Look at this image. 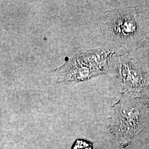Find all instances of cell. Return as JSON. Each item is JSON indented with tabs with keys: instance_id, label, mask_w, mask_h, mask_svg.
Instances as JSON below:
<instances>
[{
	"instance_id": "obj_1",
	"label": "cell",
	"mask_w": 149,
	"mask_h": 149,
	"mask_svg": "<svg viewBox=\"0 0 149 149\" xmlns=\"http://www.w3.org/2000/svg\"><path fill=\"white\" fill-rule=\"evenodd\" d=\"M96 52L92 50H79L72 58L56 70L57 83L74 85L85 81L98 74L96 64Z\"/></svg>"
}]
</instances>
